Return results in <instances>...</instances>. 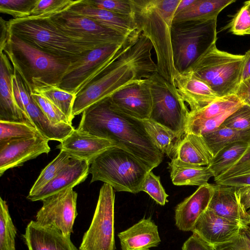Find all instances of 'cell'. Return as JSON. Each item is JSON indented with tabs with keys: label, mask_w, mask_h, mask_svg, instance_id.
<instances>
[{
	"label": "cell",
	"mask_w": 250,
	"mask_h": 250,
	"mask_svg": "<svg viewBox=\"0 0 250 250\" xmlns=\"http://www.w3.org/2000/svg\"><path fill=\"white\" fill-rule=\"evenodd\" d=\"M153 45L142 32L127 39L117 58L76 95L72 113L85 109L132 83L157 72L152 59Z\"/></svg>",
	"instance_id": "obj_1"
},
{
	"label": "cell",
	"mask_w": 250,
	"mask_h": 250,
	"mask_svg": "<svg viewBox=\"0 0 250 250\" xmlns=\"http://www.w3.org/2000/svg\"><path fill=\"white\" fill-rule=\"evenodd\" d=\"M77 129L113 141L151 170L162 162L163 153L152 141L142 121L113 108L108 98L82 113Z\"/></svg>",
	"instance_id": "obj_2"
},
{
	"label": "cell",
	"mask_w": 250,
	"mask_h": 250,
	"mask_svg": "<svg viewBox=\"0 0 250 250\" xmlns=\"http://www.w3.org/2000/svg\"><path fill=\"white\" fill-rule=\"evenodd\" d=\"M181 0H129L131 17L138 31L152 43L158 73L171 84L175 69L171 42V28Z\"/></svg>",
	"instance_id": "obj_3"
},
{
	"label": "cell",
	"mask_w": 250,
	"mask_h": 250,
	"mask_svg": "<svg viewBox=\"0 0 250 250\" xmlns=\"http://www.w3.org/2000/svg\"><path fill=\"white\" fill-rule=\"evenodd\" d=\"M8 23L11 34L57 58L75 63L89 51L65 35L48 17L12 19Z\"/></svg>",
	"instance_id": "obj_4"
},
{
	"label": "cell",
	"mask_w": 250,
	"mask_h": 250,
	"mask_svg": "<svg viewBox=\"0 0 250 250\" xmlns=\"http://www.w3.org/2000/svg\"><path fill=\"white\" fill-rule=\"evenodd\" d=\"M151 171L134 155L114 146L100 153L90 165V183L100 181L117 191L137 193L147 174Z\"/></svg>",
	"instance_id": "obj_5"
},
{
	"label": "cell",
	"mask_w": 250,
	"mask_h": 250,
	"mask_svg": "<svg viewBox=\"0 0 250 250\" xmlns=\"http://www.w3.org/2000/svg\"><path fill=\"white\" fill-rule=\"evenodd\" d=\"M3 51L31 90L35 82L59 86L74 63L35 48L11 33Z\"/></svg>",
	"instance_id": "obj_6"
},
{
	"label": "cell",
	"mask_w": 250,
	"mask_h": 250,
	"mask_svg": "<svg viewBox=\"0 0 250 250\" xmlns=\"http://www.w3.org/2000/svg\"><path fill=\"white\" fill-rule=\"evenodd\" d=\"M244 55L231 54L213 44L188 69L219 97L235 94L241 82Z\"/></svg>",
	"instance_id": "obj_7"
},
{
	"label": "cell",
	"mask_w": 250,
	"mask_h": 250,
	"mask_svg": "<svg viewBox=\"0 0 250 250\" xmlns=\"http://www.w3.org/2000/svg\"><path fill=\"white\" fill-rule=\"evenodd\" d=\"M217 18L173 23L171 42L174 65L178 72L188 69L216 43Z\"/></svg>",
	"instance_id": "obj_8"
},
{
	"label": "cell",
	"mask_w": 250,
	"mask_h": 250,
	"mask_svg": "<svg viewBox=\"0 0 250 250\" xmlns=\"http://www.w3.org/2000/svg\"><path fill=\"white\" fill-rule=\"evenodd\" d=\"M152 98L149 119L169 128L180 137L185 134L189 110L172 84L158 72L148 78Z\"/></svg>",
	"instance_id": "obj_9"
},
{
	"label": "cell",
	"mask_w": 250,
	"mask_h": 250,
	"mask_svg": "<svg viewBox=\"0 0 250 250\" xmlns=\"http://www.w3.org/2000/svg\"><path fill=\"white\" fill-rule=\"evenodd\" d=\"M115 193L104 183L89 229L84 233L80 250H115L114 237Z\"/></svg>",
	"instance_id": "obj_10"
},
{
	"label": "cell",
	"mask_w": 250,
	"mask_h": 250,
	"mask_svg": "<svg viewBox=\"0 0 250 250\" xmlns=\"http://www.w3.org/2000/svg\"><path fill=\"white\" fill-rule=\"evenodd\" d=\"M126 40L88 52L70 67L59 86L76 95L117 58Z\"/></svg>",
	"instance_id": "obj_11"
},
{
	"label": "cell",
	"mask_w": 250,
	"mask_h": 250,
	"mask_svg": "<svg viewBox=\"0 0 250 250\" xmlns=\"http://www.w3.org/2000/svg\"><path fill=\"white\" fill-rule=\"evenodd\" d=\"M77 197V193L73 188H68L44 198L42 200V207L37 212L36 221L70 236L78 215Z\"/></svg>",
	"instance_id": "obj_12"
},
{
	"label": "cell",
	"mask_w": 250,
	"mask_h": 250,
	"mask_svg": "<svg viewBox=\"0 0 250 250\" xmlns=\"http://www.w3.org/2000/svg\"><path fill=\"white\" fill-rule=\"evenodd\" d=\"M115 109L136 119H149L152 98L148 79L126 86L108 97Z\"/></svg>",
	"instance_id": "obj_13"
},
{
	"label": "cell",
	"mask_w": 250,
	"mask_h": 250,
	"mask_svg": "<svg viewBox=\"0 0 250 250\" xmlns=\"http://www.w3.org/2000/svg\"><path fill=\"white\" fill-rule=\"evenodd\" d=\"M49 140L41 134L0 143V176L5 171L50 151Z\"/></svg>",
	"instance_id": "obj_14"
},
{
	"label": "cell",
	"mask_w": 250,
	"mask_h": 250,
	"mask_svg": "<svg viewBox=\"0 0 250 250\" xmlns=\"http://www.w3.org/2000/svg\"><path fill=\"white\" fill-rule=\"evenodd\" d=\"M51 17L82 38L99 46L121 43L127 39L90 18L74 15L67 11Z\"/></svg>",
	"instance_id": "obj_15"
},
{
	"label": "cell",
	"mask_w": 250,
	"mask_h": 250,
	"mask_svg": "<svg viewBox=\"0 0 250 250\" xmlns=\"http://www.w3.org/2000/svg\"><path fill=\"white\" fill-rule=\"evenodd\" d=\"M174 88L190 111H198L219 98L204 81L187 69L178 72L173 79Z\"/></svg>",
	"instance_id": "obj_16"
},
{
	"label": "cell",
	"mask_w": 250,
	"mask_h": 250,
	"mask_svg": "<svg viewBox=\"0 0 250 250\" xmlns=\"http://www.w3.org/2000/svg\"><path fill=\"white\" fill-rule=\"evenodd\" d=\"M248 227L221 217L208 208L200 216L191 232L215 246L230 241Z\"/></svg>",
	"instance_id": "obj_17"
},
{
	"label": "cell",
	"mask_w": 250,
	"mask_h": 250,
	"mask_svg": "<svg viewBox=\"0 0 250 250\" xmlns=\"http://www.w3.org/2000/svg\"><path fill=\"white\" fill-rule=\"evenodd\" d=\"M0 121L24 123L35 127L16 102L12 83L13 66L4 52L0 53Z\"/></svg>",
	"instance_id": "obj_18"
},
{
	"label": "cell",
	"mask_w": 250,
	"mask_h": 250,
	"mask_svg": "<svg viewBox=\"0 0 250 250\" xmlns=\"http://www.w3.org/2000/svg\"><path fill=\"white\" fill-rule=\"evenodd\" d=\"M56 148L67 153L72 158L85 161L90 165L100 153L116 144L112 141L74 129Z\"/></svg>",
	"instance_id": "obj_19"
},
{
	"label": "cell",
	"mask_w": 250,
	"mask_h": 250,
	"mask_svg": "<svg viewBox=\"0 0 250 250\" xmlns=\"http://www.w3.org/2000/svg\"><path fill=\"white\" fill-rule=\"evenodd\" d=\"M214 192L208 209L216 215L244 226L250 225V214L242 205L236 187L213 185Z\"/></svg>",
	"instance_id": "obj_20"
},
{
	"label": "cell",
	"mask_w": 250,
	"mask_h": 250,
	"mask_svg": "<svg viewBox=\"0 0 250 250\" xmlns=\"http://www.w3.org/2000/svg\"><path fill=\"white\" fill-rule=\"evenodd\" d=\"M214 192L213 184L201 186L175 208V224L178 229L191 231L200 216L208 209Z\"/></svg>",
	"instance_id": "obj_21"
},
{
	"label": "cell",
	"mask_w": 250,
	"mask_h": 250,
	"mask_svg": "<svg viewBox=\"0 0 250 250\" xmlns=\"http://www.w3.org/2000/svg\"><path fill=\"white\" fill-rule=\"evenodd\" d=\"M71 14L85 17L96 21L127 38L139 32L131 16L119 15L100 9L81 0L68 11Z\"/></svg>",
	"instance_id": "obj_22"
},
{
	"label": "cell",
	"mask_w": 250,
	"mask_h": 250,
	"mask_svg": "<svg viewBox=\"0 0 250 250\" xmlns=\"http://www.w3.org/2000/svg\"><path fill=\"white\" fill-rule=\"evenodd\" d=\"M90 164L85 161L71 159L66 167L53 179L34 194L27 196L31 201H42L50 196L83 182L89 173Z\"/></svg>",
	"instance_id": "obj_23"
},
{
	"label": "cell",
	"mask_w": 250,
	"mask_h": 250,
	"mask_svg": "<svg viewBox=\"0 0 250 250\" xmlns=\"http://www.w3.org/2000/svg\"><path fill=\"white\" fill-rule=\"evenodd\" d=\"M23 236L29 250H80L70 236L55 228L42 226L36 221L29 223Z\"/></svg>",
	"instance_id": "obj_24"
},
{
	"label": "cell",
	"mask_w": 250,
	"mask_h": 250,
	"mask_svg": "<svg viewBox=\"0 0 250 250\" xmlns=\"http://www.w3.org/2000/svg\"><path fill=\"white\" fill-rule=\"evenodd\" d=\"M118 237L122 250H147L161 242L158 226L150 218L141 219Z\"/></svg>",
	"instance_id": "obj_25"
},
{
	"label": "cell",
	"mask_w": 250,
	"mask_h": 250,
	"mask_svg": "<svg viewBox=\"0 0 250 250\" xmlns=\"http://www.w3.org/2000/svg\"><path fill=\"white\" fill-rule=\"evenodd\" d=\"M172 155L180 163L197 166H208L213 157L203 139L190 133L185 134Z\"/></svg>",
	"instance_id": "obj_26"
},
{
	"label": "cell",
	"mask_w": 250,
	"mask_h": 250,
	"mask_svg": "<svg viewBox=\"0 0 250 250\" xmlns=\"http://www.w3.org/2000/svg\"><path fill=\"white\" fill-rule=\"evenodd\" d=\"M235 1V0H194L189 6L174 15L173 23L217 18L222 10Z\"/></svg>",
	"instance_id": "obj_27"
},
{
	"label": "cell",
	"mask_w": 250,
	"mask_h": 250,
	"mask_svg": "<svg viewBox=\"0 0 250 250\" xmlns=\"http://www.w3.org/2000/svg\"><path fill=\"white\" fill-rule=\"evenodd\" d=\"M172 183L176 186H198L208 183L213 174L208 166H197L180 163L174 159L168 163Z\"/></svg>",
	"instance_id": "obj_28"
},
{
	"label": "cell",
	"mask_w": 250,
	"mask_h": 250,
	"mask_svg": "<svg viewBox=\"0 0 250 250\" xmlns=\"http://www.w3.org/2000/svg\"><path fill=\"white\" fill-rule=\"evenodd\" d=\"M26 113L41 134L49 141L60 142L74 129L72 125L52 124L32 98L26 108Z\"/></svg>",
	"instance_id": "obj_29"
},
{
	"label": "cell",
	"mask_w": 250,
	"mask_h": 250,
	"mask_svg": "<svg viewBox=\"0 0 250 250\" xmlns=\"http://www.w3.org/2000/svg\"><path fill=\"white\" fill-rule=\"evenodd\" d=\"M250 154V142H237L223 148L208 166L215 178Z\"/></svg>",
	"instance_id": "obj_30"
},
{
	"label": "cell",
	"mask_w": 250,
	"mask_h": 250,
	"mask_svg": "<svg viewBox=\"0 0 250 250\" xmlns=\"http://www.w3.org/2000/svg\"><path fill=\"white\" fill-rule=\"evenodd\" d=\"M32 91L39 93L51 102L67 117L72 124L75 117L72 111L76 95L66 91L58 85L48 84L41 82H35Z\"/></svg>",
	"instance_id": "obj_31"
},
{
	"label": "cell",
	"mask_w": 250,
	"mask_h": 250,
	"mask_svg": "<svg viewBox=\"0 0 250 250\" xmlns=\"http://www.w3.org/2000/svg\"><path fill=\"white\" fill-rule=\"evenodd\" d=\"M201 137L214 157L228 145L240 142H250V130H237L221 125Z\"/></svg>",
	"instance_id": "obj_32"
},
{
	"label": "cell",
	"mask_w": 250,
	"mask_h": 250,
	"mask_svg": "<svg viewBox=\"0 0 250 250\" xmlns=\"http://www.w3.org/2000/svg\"><path fill=\"white\" fill-rule=\"evenodd\" d=\"M141 121L155 146L163 154L171 157L182 138L169 128L149 119Z\"/></svg>",
	"instance_id": "obj_33"
},
{
	"label": "cell",
	"mask_w": 250,
	"mask_h": 250,
	"mask_svg": "<svg viewBox=\"0 0 250 250\" xmlns=\"http://www.w3.org/2000/svg\"><path fill=\"white\" fill-rule=\"evenodd\" d=\"M244 104L235 94L219 97L198 111H189L186 123L210 119L227 112L234 111Z\"/></svg>",
	"instance_id": "obj_34"
},
{
	"label": "cell",
	"mask_w": 250,
	"mask_h": 250,
	"mask_svg": "<svg viewBox=\"0 0 250 250\" xmlns=\"http://www.w3.org/2000/svg\"><path fill=\"white\" fill-rule=\"evenodd\" d=\"M71 159V157L67 153L60 151L56 157L42 170L28 195L34 194L53 179L66 167Z\"/></svg>",
	"instance_id": "obj_35"
},
{
	"label": "cell",
	"mask_w": 250,
	"mask_h": 250,
	"mask_svg": "<svg viewBox=\"0 0 250 250\" xmlns=\"http://www.w3.org/2000/svg\"><path fill=\"white\" fill-rule=\"evenodd\" d=\"M17 230L6 201L0 198V250H16Z\"/></svg>",
	"instance_id": "obj_36"
},
{
	"label": "cell",
	"mask_w": 250,
	"mask_h": 250,
	"mask_svg": "<svg viewBox=\"0 0 250 250\" xmlns=\"http://www.w3.org/2000/svg\"><path fill=\"white\" fill-rule=\"evenodd\" d=\"M41 134L37 129L24 123L0 121V143L30 138Z\"/></svg>",
	"instance_id": "obj_37"
},
{
	"label": "cell",
	"mask_w": 250,
	"mask_h": 250,
	"mask_svg": "<svg viewBox=\"0 0 250 250\" xmlns=\"http://www.w3.org/2000/svg\"><path fill=\"white\" fill-rule=\"evenodd\" d=\"M81 0H37L30 16L46 17L68 11Z\"/></svg>",
	"instance_id": "obj_38"
},
{
	"label": "cell",
	"mask_w": 250,
	"mask_h": 250,
	"mask_svg": "<svg viewBox=\"0 0 250 250\" xmlns=\"http://www.w3.org/2000/svg\"><path fill=\"white\" fill-rule=\"evenodd\" d=\"M31 95L33 101L52 124L72 125L66 116L46 97L33 91Z\"/></svg>",
	"instance_id": "obj_39"
},
{
	"label": "cell",
	"mask_w": 250,
	"mask_h": 250,
	"mask_svg": "<svg viewBox=\"0 0 250 250\" xmlns=\"http://www.w3.org/2000/svg\"><path fill=\"white\" fill-rule=\"evenodd\" d=\"M37 0H0V12L21 19L31 15Z\"/></svg>",
	"instance_id": "obj_40"
},
{
	"label": "cell",
	"mask_w": 250,
	"mask_h": 250,
	"mask_svg": "<svg viewBox=\"0 0 250 250\" xmlns=\"http://www.w3.org/2000/svg\"><path fill=\"white\" fill-rule=\"evenodd\" d=\"M141 191L146 192L157 204L164 206L168 200L160 180V177L150 171L146 175L141 187Z\"/></svg>",
	"instance_id": "obj_41"
},
{
	"label": "cell",
	"mask_w": 250,
	"mask_h": 250,
	"mask_svg": "<svg viewBox=\"0 0 250 250\" xmlns=\"http://www.w3.org/2000/svg\"><path fill=\"white\" fill-rule=\"evenodd\" d=\"M12 83L16 102L20 108L29 118L26 113V108L32 100V90L15 67L12 76Z\"/></svg>",
	"instance_id": "obj_42"
},
{
	"label": "cell",
	"mask_w": 250,
	"mask_h": 250,
	"mask_svg": "<svg viewBox=\"0 0 250 250\" xmlns=\"http://www.w3.org/2000/svg\"><path fill=\"white\" fill-rule=\"evenodd\" d=\"M221 125L237 130H250V106L244 104L232 113Z\"/></svg>",
	"instance_id": "obj_43"
},
{
	"label": "cell",
	"mask_w": 250,
	"mask_h": 250,
	"mask_svg": "<svg viewBox=\"0 0 250 250\" xmlns=\"http://www.w3.org/2000/svg\"><path fill=\"white\" fill-rule=\"evenodd\" d=\"M230 31L236 35H250V8L247 1L229 23Z\"/></svg>",
	"instance_id": "obj_44"
},
{
	"label": "cell",
	"mask_w": 250,
	"mask_h": 250,
	"mask_svg": "<svg viewBox=\"0 0 250 250\" xmlns=\"http://www.w3.org/2000/svg\"><path fill=\"white\" fill-rule=\"evenodd\" d=\"M97 8L126 16H131L132 9L129 0H85Z\"/></svg>",
	"instance_id": "obj_45"
},
{
	"label": "cell",
	"mask_w": 250,
	"mask_h": 250,
	"mask_svg": "<svg viewBox=\"0 0 250 250\" xmlns=\"http://www.w3.org/2000/svg\"><path fill=\"white\" fill-rule=\"evenodd\" d=\"M214 247L215 250H250V227L242 229L230 241Z\"/></svg>",
	"instance_id": "obj_46"
},
{
	"label": "cell",
	"mask_w": 250,
	"mask_h": 250,
	"mask_svg": "<svg viewBox=\"0 0 250 250\" xmlns=\"http://www.w3.org/2000/svg\"><path fill=\"white\" fill-rule=\"evenodd\" d=\"M182 250H215L214 246L206 242L197 234H192L184 243Z\"/></svg>",
	"instance_id": "obj_47"
},
{
	"label": "cell",
	"mask_w": 250,
	"mask_h": 250,
	"mask_svg": "<svg viewBox=\"0 0 250 250\" xmlns=\"http://www.w3.org/2000/svg\"><path fill=\"white\" fill-rule=\"evenodd\" d=\"M215 183L234 187L250 186V169L239 175L216 181Z\"/></svg>",
	"instance_id": "obj_48"
},
{
	"label": "cell",
	"mask_w": 250,
	"mask_h": 250,
	"mask_svg": "<svg viewBox=\"0 0 250 250\" xmlns=\"http://www.w3.org/2000/svg\"><path fill=\"white\" fill-rule=\"evenodd\" d=\"M235 95L244 104L250 106V78L240 83Z\"/></svg>",
	"instance_id": "obj_49"
},
{
	"label": "cell",
	"mask_w": 250,
	"mask_h": 250,
	"mask_svg": "<svg viewBox=\"0 0 250 250\" xmlns=\"http://www.w3.org/2000/svg\"><path fill=\"white\" fill-rule=\"evenodd\" d=\"M0 53H1L6 45L10 33L9 29L8 21L4 20L1 17L0 20Z\"/></svg>",
	"instance_id": "obj_50"
},
{
	"label": "cell",
	"mask_w": 250,
	"mask_h": 250,
	"mask_svg": "<svg viewBox=\"0 0 250 250\" xmlns=\"http://www.w3.org/2000/svg\"><path fill=\"white\" fill-rule=\"evenodd\" d=\"M236 188L242 205L250 214V186L236 187Z\"/></svg>",
	"instance_id": "obj_51"
},
{
	"label": "cell",
	"mask_w": 250,
	"mask_h": 250,
	"mask_svg": "<svg viewBox=\"0 0 250 250\" xmlns=\"http://www.w3.org/2000/svg\"><path fill=\"white\" fill-rule=\"evenodd\" d=\"M243 66L241 82L250 78V49L246 52Z\"/></svg>",
	"instance_id": "obj_52"
},
{
	"label": "cell",
	"mask_w": 250,
	"mask_h": 250,
	"mask_svg": "<svg viewBox=\"0 0 250 250\" xmlns=\"http://www.w3.org/2000/svg\"><path fill=\"white\" fill-rule=\"evenodd\" d=\"M194 1V0H181L177 7L175 14L186 8L193 3Z\"/></svg>",
	"instance_id": "obj_53"
},
{
	"label": "cell",
	"mask_w": 250,
	"mask_h": 250,
	"mask_svg": "<svg viewBox=\"0 0 250 250\" xmlns=\"http://www.w3.org/2000/svg\"><path fill=\"white\" fill-rule=\"evenodd\" d=\"M248 4H249V7H250V0H249V1H247Z\"/></svg>",
	"instance_id": "obj_54"
},
{
	"label": "cell",
	"mask_w": 250,
	"mask_h": 250,
	"mask_svg": "<svg viewBox=\"0 0 250 250\" xmlns=\"http://www.w3.org/2000/svg\"></svg>",
	"instance_id": "obj_55"
}]
</instances>
